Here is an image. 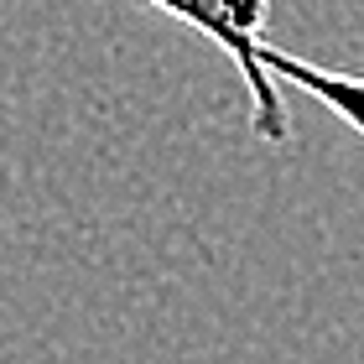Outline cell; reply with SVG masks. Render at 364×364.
Returning a JSON list of instances; mask_svg holds the SVG:
<instances>
[{"label": "cell", "instance_id": "cell-1", "mask_svg": "<svg viewBox=\"0 0 364 364\" xmlns=\"http://www.w3.org/2000/svg\"><path fill=\"white\" fill-rule=\"evenodd\" d=\"M146 6L177 16L182 26H193L198 37H208L240 68L245 94H250V125H255L260 141L281 146L291 136V114H287V105H281V94H276V78L260 68V42H266L260 37V31H266L260 16H245L235 6H224V0H146Z\"/></svg>", "mask_w": 364, "mask_h": 364}, {"label": "cell", "instance_id": "cell-2", "mask_svg": "<svg viewBox=\"0 0 364 364\" xmlns=\"http://www.w3.org/2000/svg\"><path fill=\"white\" fill-rule=\"evenodd\" d=\"M260 68H266L276 84L307 89L333 120H343L354 136H364V73L318 68V63H302L296 53H287V47H276V42H260Z\"/></svg>", "mask_w": 364, "mask_h": 364}, {"label": "cell", "instance_id": "cell-3", "mask_svg": "<svg viewBox=\"0 0 364 364\" xmlns=\"http://www.w3.org/2000/svg\"><path fill=\"white\" fill-rule=\"evenodd\" d=\"M224 6H235V11H245V16H260V21L271 16V0H224Z\"/></svg>", "mask_w": 364, "mask_h": 364}]
</instances>
